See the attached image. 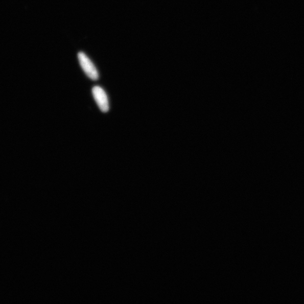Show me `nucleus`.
<instances>
[{
  "mask_svg": "<svg viewBox=\"0 0 304 304\" xmlns=\"http://www.w3.org/2000/svg\"><path fill=\"white\" fill-rule=\"evenodd\" d=\"M78 59L82 69L88 78L93 81L97 80L99 78L98 72L92 61L83 52L79 53Z\"/></svg>",
  "mask_w": 304,
  "mask_h": 304,
  "instance_id": "nucleus-1",
  "label": "nucleus"
},
{
  "mask_svg": "<svg viewBox=\"0 0 304 304\" xmlns=\"http://www.w3.org/2000/svg\"><path fill=\"white\" fill-rule=\"evenodd\" d=\"M92 93L93 97L101 111L104 113L108 112L109 104L108 97L106 91L101 87L96 86L92 88Z\"/></svg>",
  "mask_w": 304,
  "mask_h": 304,
  "instance_id": "nucleus-2",
  "label": "nucleus"
}]
</instances>
